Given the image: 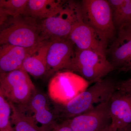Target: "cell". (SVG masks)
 <instances>
[{
  "mask_svg": "<svg viewBox=\"0 0 131 131\" xmlns=\"http://www.w3.org/2000/svg\"><path fill=\"white\" fill-rule=\"evenodd\" d=\"M116 83L111 79H103L63 105L55 104L59 119H70L91 110L102 102L110 100L117 90Z\"/></svg>",
  "mask_w": 131,
  "mask_h": 131,
  "instance_id": "cell-1",
  "label": "cell"
},
{
  "mask_svg": "<svg viewBox=\"0 0 131 131\" xmlns=\"http://www.w3.org/2000/svg\"><path fill=\"white\" fill-rule=\"evenodd\" d=\"M39 23L30 16H10L0 30V45L7 44L31 49L42 42Z\"/></svg>",
  "mask_w": 131,
  "mask_h": 131,
  "instance_id": "cell-2",
  "label": "cell"
},
{
  "mask_svg": "<svg viewBox=\"0 0 131 131\" xmlns=\"http://www.w3.org/2000/svg\"><path fill=\"white\" fill-rule=\"evenodd\" d=\"M82 21L80 2L65 1L56 14L39 23L42 42L57 39H68L75 25Z\"/></svg>",
  "mask_w": 131,
  "mask_h": 131,
  "instance_id": "cell-3",
  "label": "cell"
},
{
  "mask_svg": "<svg viewBox=\"0 0 131 131\" xmlns=\"http://www.w3.org/2000/svg\"><path fill=\"white\" fill-rule=\"evenodd\" d=\"M114 70L106 56L90 50L75 48L74 57L68 70L93 83L103 79Z\"/></svg>",
  "mask_w": 131,
  "mask_h": 131,
  "instance_id": "cell-4",
  "label": "cell"
},
{
  "mask_svg": "<svg viewBox=\"0 0 131 131\" xmlns=\"http://www.w3.org/2000/svg\"><path fill=\"white\" fill-rule=\"evenodd\" d=\"M91 84L76 73L62 70L53 75L48 87V96L53 103L63 105L87 89Z\"/></svg>",
  "mask_w": 131,
  "mask_h": 131,
  "instance_id": "cell-5",
  "label": "cell"
},
{
  "mask_svg": "<svg viewBox=\"0 0 131 131\" xmlns=\"http://www.w3.org/2000/svg\"><path fill=\"white\" fill-rule=\"evenodd\" d=\"M0 89L9 102L19 107L26 106L37 91L23 68L0 74Z\"/></svg>",
  "mask_w": 131,
  "mask_h": 131,
  "instance_id": "cell-6",
  "label": "cell"
},
{
  "mask_svg": "<svg viewBox=\"0 0 131 131\" xmlns=\"http://www.w3.org/2000/svg\"><path fill=\"white\" fill-rule=\"evenodd\" d=\"M80 3L83 22L107 39L113 37L115 27L108 1L82 0Z\"/></svg>",
  "mask_w": 131,
  "mask_h": 131,
  "instance_id": "cell-7",
  "label": "cell"
},
{
  "mask_svg": "<svg viewBox=\"0 0 131 131\" xmlns=\"http://www.w3.org/2000/svg\"><path fill=\"white\" fill-rule=\"evenodd\" d=\"M109 101L102 102L91 110L68 119L73 131H105L111 122Z\"/></svg>",
  "mask_w": 131,
  "mask_h": 131,
  "instance_id": "cell-8",
  "label": "cell"
},
{
  "mask_svg": "<svg viewBox=\"0 0 131 131\" xmlns=\"http://www.w3.org/2000/svg\"><path fill=\"white\" fill-rule=\"evenodd\" d=\"M47 56L46 75L52 76L62 70H68L75 56V47L68 39H57L50 41Z\"/></svg>",
  "mask_w": 131,
  "mask_h": 131,
  "instance_id": "cell-9",
  "label": "cell"
},
{
  "mask_svg": "<svg viewBox=\"0 0 131 131\" xmlns=\"http://www.w3.org/2000/svg\"><path fill=\"white\" fill-rule=\"evenodd\" d=\"M68 39L76 49L90 50L106 56L108 39L82 21L75 25Z\"/></svg>",
  "mask_w": 131,
  "mask_h": 131,
  "instance_id": "cell-10",
  "label": "cell"
},
{
  "mask_svg": "<svg viewBox=\"0 0 131 131\" xmlns=\"http://www.w3.org/2000/svg\"><path fill=\"white\" fill-rule=\"evenodd\" d=\"M49 99V96L37 91L28 104L21 107L29 109L32 113V115H29L38 126L45 131H50L58 123L57 121L58 117L55 105L54 108H51Z\"/></svg>",
  "mask_w": 131,
  "mask_h": 131,
  "instance_id": "cell-11",
  "label": "cell"
},
{
  "mask_svg": "<svg viewBox=\"0 0 131 131\" xmlns=\"http://www.w3.org/2000/svg\"><path fill=\"white\" fill-rule=\"evenodd\" d=\"M111 122L105 131H117L131 124V94L117 90L109 101Z\"/></svg>",
  "mask_w": 131,
  "mask_h": 131,
  "instance_id": "cell-12",
  "label": "cell"
},
{
  "mask_svg": "<svg viewBox=\"0 0 131 131\" xmlns=\"http://www.w3.org/2000/svg\"><path fill=\"white\" fill-rule=\"evenodd\" d=\"M118 30V37L108 50L110 62L114 69L129 72L131 69V31L125 27Z\"/></svg>",
  "mask_w": 131,
  "mask_h": 131,
  "instance_id": "cell-13",
  "label": "cell"
},
{
  "mask_svg": "<svg viewBox=\"0 0 131 131\" xmlns=\"http://www.w3.org/2000/svg\"><path fill=\"white\" fill-rule=\"evenodd\" d=\"M36 47L27 49L7 44L0 45V74L22 68L25 58Z\"/></svg>",
  "mask_w": 131,
  "mask_h": 131,
  "instance_id": "cell-14",
  "label": "cell"
},
{
  "mask_svg": "<svg viewBox=\"0 0 131 131\" xmlns=\"http://www.w3.org/2000/svg\"><path fill=\"white\" fill-rule=\"evenodd\" d=\"M51 42H41L26 57L22 68L28 74L36 78L46 75L47 54Z\"/></svg>",
  "mask_w": 131,
  "mask_h": 131,
  "instance_id": "cell-15",
  "label": "cell"
},
{
  "mask_svg": "<svg viewBox=\"0 0 131 131\" xmlns=\"http://www.w3.org/2000/svg\"><path fill=\"white\" fill-rule=\"evenodd\" d=\"M65 2L61 0H28L25 15L43 20L56 14L62 7Z\"/></svg>",
  "mask_w": 131,
  "mask_h": 131,
  "instance_id": "cell-16",
  "label": "cell"
},
{
  "mask_svg": "<svg viewBox=\"0 0 131 131\" xmlns=\"http://www.w3.org/2000/svg\"><path fill=\"white\" fill-rule=\"evenodd\" d=\"M9 102L12 109L10 121L15 131H45L38 126L30 115L26 114L20 108Z\"/></svg>",
  "mask_w": 131,
  "mask_h": 131,
  "instance_id": "cell-17",
  "label": "cell"
},
{
  "mask_svg": "<svg viewBox=\"0 0 131 131\" xmlns=\"http://www.w3.org/2000/svg\"><path fill=\"white\" fill-rule=\"evenodd\" d=\"M112 9L113 21L115 28L131 22V0H108Z\"/></svg>",
  "mask_w": 131,
  "mask_h": 131,
  "instance_id": "cell-18",
  "label": "cell"
},
{
  "mask_svg": "<svg viewBox=\"0 0 131 131\" xmlns=\"http://www.w3.org/2000/svg\"><path fill=\"white\" fill-rule=\"evenodd\" d=\"M11 114L10 104L0 89V131H15L10 121Z\"/></svg>",
  "mask_w": 131,
  "mask_h": 131,
  "instance_id": "cell-19",
  "label": "cell"
},
{
  "mask_svg": "<svg viewBox=\"0 0 131 131\" xmlns=\"http://www.w3.org/2000/svg\"><path fill=\"white\" fill-rule=\"evenodd\" d=\"M28 0H0V8L10 16L25 15Z\"/></svg>",
  "mask_w": 131,
  "mask_h": 131,
  "instance_id": "cell-20",
  "label": "cell"
},
{
  "mask_svg": "<svg viewBox=\"0 0 131 131\" xmlns=\"http://www.w3.org/2000/svg\"><path fill=\"white\" fill-rule=\"evenodd\" d=\"M117 90L131 94V78L116 83Z\"/></svg>",
  "mask_w": 131,
  "mask_h": 131,
  "instance_id": "cell-21",
  "label": "cell"
},
{
  "mask_svg": "<svg viewBox=\"0 0 131 131\" xmlns=\"http://www.w3.org/2000/svg\"><path fill=\"white\" fill-rule=\"evenodd\" d=\"M49 131H73L70 126L69 120L58 123Z\"/></svg>",
  "mask_w": 131,
  "mask_h": 131,
  "instance_id": "cell-22",
  "label": "cell"
},
{
  "mask_svg": "<svg viewBox=\"0 0 131 131\" xmlns=\"http://www.w3.org/2000/svg\"><path fill=\"white\" fill-rule=\"evenodd\" d=\"M10 16L7 12L0 8V30Z\"/></svg>",
  "mask_w": 131,
  "mask_h": 131,
  "instance_id": "cell-23",
  "label": "cell"
},
{
  "mask_svg": "<svg viewBox=\"0 0 131 131\" xmlns=\"http://www.w3.org/2000/svg\"><path fill=\"white\" fill-rule=\"evenodd\" d=\"M117 131H131V124Z\"/></svg>",
  "mask_w": 131,
  "mask_h": 131,
  "instance_id": "cell-24",
  "label": "cell"
},
{
  "mask_svg": "<svg viewBox=\"0 0 131 131\" xmlns=\"http://www.w3.org/2000/svg\"><path fill=\"white\" fill-rule=\"evenodd\" d=\"M122 27H126V28H128V29H129V30H130L131 31V22L130 24H128V25H126Z\"/></svg>",
  "mask_w": 131,
  "mask_h": 131,
  "instance_id": "cell-25",
  "label": "cell"
},
{
  "mask_svg": "<svg viewBox=\"0 0 131 131\" xmlns=\"http://www.w3.org/2000/svg\"><path fill=\"white\" fill-rule=\"evenodd\" d=\"M130 71H131V69L130 70Z\"/></svg>",
  "mask_w": 131,
  "mask_h": 131,
  "instance_id": "cell-26",
  "label": "cell"
}]
</instances>
